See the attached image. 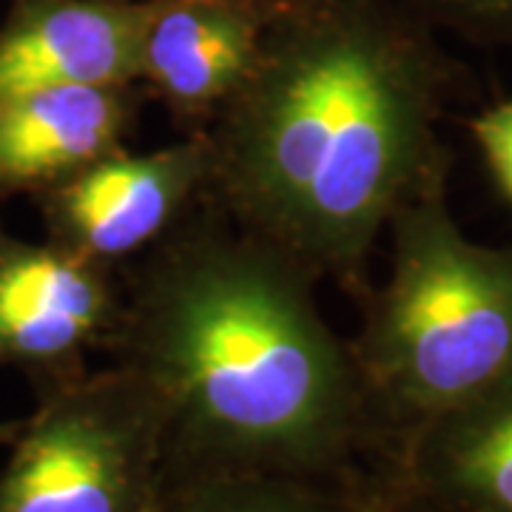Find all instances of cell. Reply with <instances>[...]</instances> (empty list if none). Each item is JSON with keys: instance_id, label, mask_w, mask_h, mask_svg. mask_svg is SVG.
<instances>
[{"instance_id": "cell-1", "label": "cell", "mask_w": 512, "mask_h": 512, "mask_svg": "<svg viewBox=\"0 0 512 512\" xmlns=\"http://www.w3.org/2000/svg\"><path fill=\"white\" fill-rule=\"evenodd\" d=\"M467 80L407 0H276L256 63L205 128V200L356 302L396 211L453 151Z\"/></svg>"}, {"instance_id": "cell-2", "label": "cell", "mask_w": 512, "mask_h": 512, "mask_svg": "<svg viewBox=\"0 0 512 512\" xmlns=\"http://www.w3.org/2000/svg\"><path fill=\"white\" fill-rule=\"evenodd\" d=\"M316 276L202 202L120 271L114 365L151 387L168 473H276L353 484L379 433ZM382 444V441H379Z\"/></svg>"}, {"instance_id": "cell-3", "label": "cell", "mask_w": 512, "mask_h": 512, "mask_svg": "<svg viewBox=\"0 0 512 512\" xmlns=\"http://www.w3.org/2000/svg\"><path fill=\"white\" fill-rule=\"evenodd\" d=\"M390 265L359 299L350 350L367 410L393 447L512 376V248L461 231L450 174L413 194L387 225Z\"/></svg>"}, {"instance_id": "cell-4", "label": "cell", "mask_w": 512, "mask_h": 512, "mask_svg": "<svg viewBox=\"0 0 512 512\" xmlns=\"http://www.w3.org/2000/svg\"><path fill=\"white\" fill-rule=\"evenodd\" d=\"M0 512H157L168 473L165 416L134 370L111 365L40 393L15 424Z\"/></svg>"}, {"instance_id": "cell-5", "label": "cell", "mask_w": 512, "mask_h": 512, "mask_svg": "<svg viewBox=\"0 0 512 512\" xmlns=\"http://www.w3.org/2000/svg\"><path fill=\"white\" fill-rule=\"evenodd\" d=\"M211 154L205 134L134 154L126 146L80 168L35 200L46 239L111 271L157 248L208 194Z\"/></svg>"}, {"instance_id": "cell-6", "label": "cell", "mask_w": 512, "mask_h": 512, "mask_svg": "<svg viewBox=\"0 0 512 512\" xmlns=\"http://www.w3.org/2000/svg\"><path fill=\"white\" fill-rule=\"evenodd\" d=\"M120 302V271L0 225V367L26 373L37 393L89 373V356L109 345Z\"/></svg>"}, {"instance_id": "cell-7", "label": "cell", "mask_w": 512, "mask_h": 512, "mask_svg": "<svg viewBox=\"0 0 512 512\" xmlns=\"http://www.w3.org/2000/svg\"><path fill=\"white\" fill-rule=\"evenodd\" d=\"M276 0H148L140 77L180 134H202L256 63Z\"/></svg>"}, {"instance_id": "cell-8", "label": "cell", "mask_w": 512, "mask_h": 512, "mask_svg": "<svg viewBox=\"0 0 512 512\" xmlns=\"http://www.w3.org/2000/svg\"><path fill=\"white\" fill-rule=\"evenodd\" d=\"M148 0H15L0 26V106L57 86L140 77Z\"/></svg>"}, {"instance_id": "cell-9", "label": "cell", "mask_w": 512, "mask_h": 512, "mask_svg": "<svg viewBox=\"0 0 512 512\" xmlns=\"http://www.w3.org/2000/svg\"><path fill=\"white\" fill-rule=\"evenodd\" d=\"M148 94L126 86H57L0 106V200L69 180L126 146Z\"/></svg>"}, {"instance_id": "cell-10", "label": "cell", "mask_w": 512, "mask_h": 512, "mask_svg": "<svg viewBox=\"0 0 512 512\" xmlns=\"http://www.w3.org/2000/svg\"><path fill=\"white\" fill-rule=\"evenodd\" d=\"M404 493L456 512H512V376L393 447Z\"/></svg>"}, {"instance_id": "cell-11", "label": "cell", "mask_w": 512, "mask_h": 512, "mask_svg": "<svg viewBox=\"0 0 512 512\" xmlns=\"http://www.w3.org/2000/svg\"><path fill=\"white\" fill-rule=\"evenodd\" d=\"M390 487V484H387ZM384 493L276 473L165 476L157 512H382Z\"/></svg>"}, {"instance_id": "cell-12", "label": "cell", "mask_w": 512, "mask_h": 512, "mask_svg": "<svg viewBox=\"0 0 512 512\" xmlns=\"http://www.w3.org/2000/svg\"><path fill=\"white\" fill-rule=\"evenodd\" d=\"M436 29L473 43H512V0H407Z\"/></svg>"}, {"instance_id": "cell-13", "label": "cell", "mask_w": 512, "mask_h": 512, "mask_svg": "<svg viewBox=\"0 0 512 512\" xmlns=\"http://www.w3.org/2000/svg\"><path fill=\"white\" fill-rule=\"evenodd\" d=\"M467 128L498 194L512 205V100L478 111Z\"/></svg>"}, {"instance_id": "cell-14", "label": "cell", "mask_w": 512, "mask_h": 512, "mask_svg": "<svg viewBox=\"0 0 512 512\" xmlns=\"http://www.w3.org/2000/svg\"><path fill=\"white\" fill-rule=\"evenodd\" d=\"M382 512H456V510H447V507H439V504H433V501H427V498L404 493L396 481H390V490H387V498H384Z\"/></svg>"}, {"instance_id": "cell-15", "label": "cell", "mask_w": 512, "mask_h": 512, "mask_svg": "<svg viewBox=\"0 0 512 512\" xmlns=\"http://www.w3.org/2000/svg\"><path fill=\"white\" fill-rule=\"evenodd\" d=\"M15 424H18V421H12V424H0V441L12 439V433H15Z\"/></svg>"}]
</instances>
